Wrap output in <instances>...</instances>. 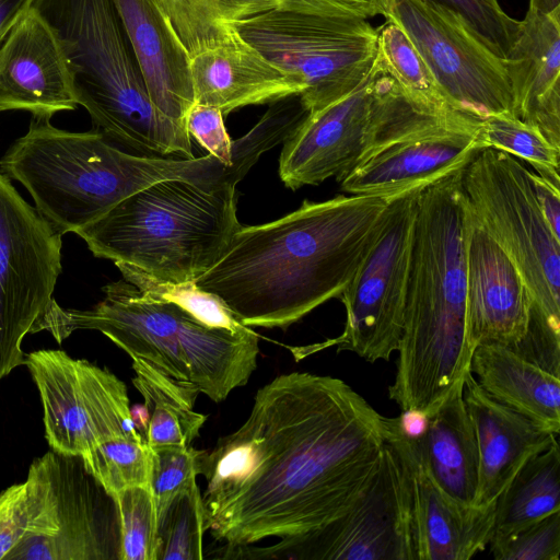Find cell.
Here are the masks:
<instances>
[{"instance_id": "obj_6", "label": "cell", "mask_w": 560, "mask_h": 560, "mask_svg": "<svg viewBox=\"0 0 560 560\" xmlns=\"http://www.w3.org/2000/svg\"><path fill=\"white\" fill-rule=\"evenodd\" d=\"M241 226L235 187L174 178L133 192L74 234L95 257L187 282L218 261Z\"/></svg>"}, {"instance_id": "obj_3", "label": "cell", "mask_w": 560, "mask_h": 560, "mask_svg": "<svg viewBox=\"0 0 560 560\" xmlns=\"http://www.w3.org/2000/svg\"><path fill=\"white\" fill-rule=\"evenodd\" d=\"M421 187L417 199L395 380L401 410L431 417L464 385L472 348L466 329V257L470 210L463 170Z\"/></svg>"}, {"instance_id": "obj_15", "label": "cell", "mask_w": 560, "mask_h": 560, "mask_svg": "<svg viewBox=\"0 0 560 560\" xmlns=\"http://www.w3.org/2000/svg\"><path fill=\"white\" fill-rule=\"evenodd\" d=\"M25 365L39 393L52 451L82 457L110 439L143 438L126 384L106 368L54 349L27 353Z\"/></svg>"}, {"instance_id": "obj_23", "label": "cell", "mask_w": 560, "mask_h": 560, "mask_svg": "<svg viewBox=\"0 0 560 560\" xmlns=\"http://www.w3.org/2000/svg\"><path fill=\"white\" fill-rule=\"evenodd\" d=\"M504 63L514 115L560 148V13L528 9Z\"/></svg>"}, {"instance_id": "obj_26", "label": "cell", "mask_w": 560, "mask_h": 560, "mask_svg": "<svg viewBox=\"0 0 560 560\" xmlns=\"http://www.w3.org/2000/svg\"><path fill=\"white\" fill-rule=\"evenodd\" d=\"M413 443L433 481L456 502L472 506L478 488L479 456L463 387L430 417L427 432Z\"/></svg>"}, {"instance_id": "obj_11", "label": "cell", "mask_w": 560, "mask_h": 560, "mask_svg": "<svg viewBox=\"0 0 560 560\" xmlns=\"http://www.w3.org/2000/svg\"><path fill=\"white\" fill-rule=\"evenodd\" d=\"M215 552L221 559L415 560L410 485L401 455L386 441L364 492L320 529L269 546L220 547Z\"/></svg>"}, {"instance_id": "obj_13", "label": "cell", "mask_w": 560, "mask_h": 560, "mask_svg": "<svg viewBox=\"0 0 560 560\" xmlns=\"http://www.w3.org/2000/svg\"><path fill=\"white\" fill-rule=\"evenodd\" d=\"M61 236L0 172V380L26 364L22 341L56 301Z\"/></svg>"}, {"instance_id": "obj_28", "label": "cell", "mask_w": 560, "mask_h": 560, "mask_svg": "<svg viewBox=\"0 0 560 560\" xmlns=\"http://www.w3.org/2000/svg\"><path fill=\"white\" fill-rule=\"evenodd\" d=\"M132 384L149 413L145 441L150 447L187 446L199 435L207 416L194 411L198 393L167 378L141 360H132Z\"/></svg>"}, {"instance_id": "obj_40", "label": "cell", "mask_w": 560, "mask_h": 560, "mask_svg": "<svg viewBox=\"0 0 560 560\" xmlns=\"http://www.w3.org/2000/svg\"><path fill=\"white\" fill-rule=\"evenodd\" d=\"M26 528V490L23 481L0 492V560H7L24 538Z\"/></svg>"}, {"instance_id": "obj_36", "label": "cell", "mask_w": 560, "mask_h": 560, "mask_svg": "<svg viewBox=\"0 0 560 560\" xmlns=\"http://www.w3.org/2000/svg\"><path fill=\"white\" fill-rule=\"evenodd\" d=\"M151 448L150 488L156 515L179 491L197 482L200 475V455L190 445H165Z\"/></svg>"}, {"instance_id": "obj_42", "label": "cell", "mask_w": 560, "mask_h": 560, "mask_svg": "<svg viewBox=\"0 0 560 560\" xmlns=\"http://www.w3.org/2000/svg\"><path fill=\"white\" fill-rule=\"evenodd\" d=\"M538 207L556 238L560 240V185L529 171Z\"/></svg>"}, {"instance_id": "obj_22", "label": "cell", "mask_w": 560, "mask_h": 560, "mask_svg": "<svg viewBox=\"0 0 560 560\" xmlns=\"http://www.w3.org/2000/svg\"><path fill=\"white\" fill-rule=\"evenodd\" d=\"M463 398L471 419L479 456L475 506L497 501L512 478L533 456L557 441V434L490 397L469 372Z\"/></svg>"}, {"instance_id": "obj_44", "label": "cell", "mask_w": 560, "mask_h": 560, "mask_svg": "<svg viewBox=\"0 0 560 560\" xmlns=\"http://www.w3.org/2000/svg\"><path fill=\"white\" fill-rule=\"evenodd\" d=\"M35 0H0V46Z\"/></svg>"}, {"instance_id": "obj_32", "label": "cell", "mask_w": 560, "mask_h": 560, "mask_svg": "<svg viewBox=\"0 0 560 560\" xmlns=\"http://www.w3.org/2000/svg\"><path fill=\"white\" fill-rule=\"evenodd\" d=\"M483 148H493L530 164L537 174L560 185V148L551 144L534 126L512 114L486 117L479 127Z\"/></svg>"}, {"instance_id": "obj_1", "label": "cell", "mask_w": 560, "mask_h": 560, "mask_svg": "<svg viewBox=\"0 0 560 560\" xmlns=\"http://www.w3.org/2000/svg\"><path fill=\"white\" fill-rule=\"evenodd\" d=\"M384 418L340 378H273L247 420L200 455L212 537L222 548L290 540L340 517L380 465Z\"/></svg>"}, {"instance_id": "obj_24", "label": "cell", "mask_w": 560, "mask_h": 560, "mask_svg": "<svg viewBox=\"0 0 560 560\" xmlns=\"http://www.w3.org/2000/svg\"><path fill=\"white\" fill-rule=\"evenodd\" d=\"M195 103L218 107L223 116L249 106L300 94L296 81L235 31L190 56Z\"/></svg>"}, {"instance_id": "obj_29", "label": "cell", "mask_w": 560, "mask_h": 560, "mask_svg": "<svg viewBox=\"0 0 560 560\" xmlns=\"http://www.w3.org/2000/svg\"><path fill=\"white\" fill-rule=\"evenodd\" d=\"M376 32V56L382 67L416 109L439 118L466 116L453 107L407 34L395 21L386 18Z\"/></svg>"}, {"instance_id": "obj_46", "label": "cell", "mask_w": 560, "mask_h": 560, "mask_svg": "<svg viewBox=\"0 0 560 560\" xmlns=\"http://www.w3.org/2000/svg\"><path fill=\"white\" fill-rule=\"evenodd\" d=\"M131 417L138 431L145 439V433L149 424V413L145 406L137 405L131 408Z\"/></svg>"}, {"instance_id": "obj_18", "label": "cell", "mask_w": 560, "mask_h": 560, "mask_svg": "<svg viewBox=\"0 0 560 560\" xmlns=\"http://www.w3.org/2000/svg\"><path fill=\"white\" fill-rule=\"evenodd\" d=\"M385 439L401 455L411 494L415 560H468L489 545L495 502L466 506L447 495L431 478L413 441L404 439L392 418H384Z\"/></svg>"}, {"instance_id": "obj_4", "label": "cell", "mask_w": 560, "mask_h": 560, "mask_svg": "<svg viewBox=\"0 0 560 560\" xmlns=\"http://www.w3.org/2000/svg\"><path fill=\"white\" fill-rule=\"evenodd\" d=\"M0 172L22 184L37 212L61 235L75 233L133 192L160 180L233 186L229 166L214 156L130 153L100 131L59 129L34 118L0 159Z\"/></svg>"}, {"instance_id": "obj_2", "label": "cell", "mask_w": 560, "mask_h": 560, "mask_svg": "<svg viewBox=\"0 0 560 560\" xmlns=\"http://www.w3.org/2000/svg\"><path fill=\"white\" fill-rule=\"evenodd\" d=\"M389 199L338 195L278 220L241 226L195 280L247 327L287 329L339 298L380 234Z\"/></svg>"}, {"instance_id": "obj_17", "label": "cell", "mask_w": 560, "mask_h": 560, "mask_svg": "<svg viewBox=\"0 0 560 560\" xmlns=\"http://www.w3.org/2000/svg\"><path fill=\"white\" fill-rule=\"evenodd\" d=\"M78 107L62 44L34 4L0 46V113L51 118Z\"/></svg>"}, {"instance_id": "obj_10", "label": "cell", "mask_w": 560, "mask_h": 560, "mask_svg": "<svg viewBox=\"0 0 560 560\" xmlns=\"http://www.w3.org/2000/svg\"><path fill=\"white\" fill-rule=\"evenodd\" d=\"M24 483L27 528L7 560H119L116 500L81 456L51 450L33 460Z\"/></svg>"}, {"instance_id": "obj_34", "label": "cell", "mask_w": 560, "mask_h": 560, "mask_svg": "<svg viewBox=\"0 0 560 560\" xmlns=\"http://www.w3.org/2000/svg\"><path fill=\"white\" fill-rule=\"evenodd\" d=\"M85 468L113 497L135 486H150L151 448L144 438H115L84 456Z\"/></svg>"}, {"instance_id": "obj_8", "label": "cell", "mask_w": 560, "mask_h": 560, "mask_svg": "<svg viewBox=\"0 0 560 560\" xmlns=\"http://www.w3.org/2000/svg\"><path fill=\"white\" fill-rule=\"evenodd\" d=\"M230 25L296 81L310 113L358 88L376 57V28L359 16L307 13L279 5Z\"/></svg>"}, {"instance_id": "obj_16", "label": "cell", "mask_w": 560, "mask_h": 560, "mask_svg": "<svg viewBox=\"0 0 560 560\" xmlns=\"http://www.w3.org/2000/svg\"><path fill=\"white\" fill-rule=\"evenodd\" d=\"M397 86L377 56L364 81L352 92L307 113L283 141L279 176L290 189L339 182L374 152L386 107Z\"/></svg>"}, {"instance_id": "obj_20", "label": "cell", "mask_w": 560, "mask_h": 560, "mask_svg": "<svg viewBox=\"0 0 560 560\" xmlns=\"http://www.w3.org/2000/svg\"><path fill=\"white\" fill-rule=\"evenodd\" d=\"M479 127H444L388 144L340 178V188L350 195L390 200L432 183L465 166L483 148Z\"/></svg>"}, {"instance_id": "obj_37", "label": "cell", "mask_w": 560, "mask_h": 560, "mask_svg": "<svg viewBox=\"0 0 560 560\" xmlns=\"http://www.w3.org/2000/svg\"><path fill=\"white\" fill-rule=\"evenodd\" d=\"M489 545L497 560H559L560 512L509 535L491 538Z\"/></svg>"}, {"instance_id": "obj_41", "label": "cell", "mask_w": 560, "mask_h": 560, "mask_svg": "<svg viewBox=\"0 0 560 560\" xmlns=\"http://www.w3.org/2000/svg\"><path fill=\"white\" fill-rule=\"evenodd\" d=\"M281 7L307 13L359 16H385L387 0H280Z\"/></svg>"}, {"instance_id": "obj_30", "label": "cell", "mask_w": 560, "mask_h": 560, "mask_svg": "<svg viewBox=\"0 0 560 560\" xmlns=\"http://www.w3.org/2000/svg\"><path fill=\"white\" fill-rule=\"evenodd\" d=\"M191 56L234 32L231 22L281 5L280 0H155Z\"/></svg>"}, {"instance_id": "obj_7", "label": "cell", "mask_w": 560, "mask_h": 560, "mask_svg": "<svg viewBox=\"0 0 560 560\" xmlns=\"http://www.w3.org/2000/svg\"><path fill=\"white\" fill-rule=\"evenodd\" d=\"M56 31L78 106L121 149L191 159V139L154 106L113 0H35Z\"/></svg>"}, {"instance_id": "obj_45", "label": "cell", "mask_w": 560, "mask_h": 560, "mask_svg": "<svg viewBox=\"0 0 560 560\" xmlns=\"http://www.w3.org/2000/svg\"><path fill=\"white\" fill-rule=\"evenodd\" d=\"M528 9L545 15L560 13V0H529Z\"/></svg>"}, {"instance_id": "obj_14", "label": "cell", "mask_w": 560, "mask_h": 560, "mask_svg": "<svg viewBox=\"0 0 560 560\" xmlns=\"http://www.w3.org/2000/svg\"><path fill=\"white\" fill-rule=\"evenodd\" d=\"M384 18L407 34L458 113L514 115L504 60L458 12L435 0H387Z\"/></svg>"}, {"instance_id": "obj_5", "label": "cell", "mask_w": 560, "mask_h": 560, "mask_svg": "<svg viewBox=\"0 0 560 560\" xmlns=\"http://www.w3.org/2000/svg\"><path fill=\"white\" fill-rule=\"evenodd\" d=\"M104 299L89 310L56 301L44 315L46 330L61 343L74 330H97L132 360H141L180 386L223 401L246 385L257 369L259 337L248 327L211 328L173 303L152 299L125 279L103 287Z\"/></svg>"}, {"instance_id": "obj_21", "label": "cell", "mask_w": 560, "mask_h": 560, "mask_svg": "<svg viewBox=\"0 0 560 560\" xmlns=\"http://www.w3.org/2000/svg\"><path fill=\"white\" fill-rule=\"evenodd\" d=\"M156 109L180 131L195 104L190 55L155 0H113Z\"/></svg>"}, {"instance_id": "obj_38", "label": "cell", "mask_w": 560, "mask_h": 560, "mask_svg": "<svg viewBox=\"0 0 560 560\" xmlns=\"http://www.w3.org/2000/svg\"><path fill=\"white\" fill-rule=\"evenodd\" d=\"M458 12L483 43L505 60L516 37L520 21L508 15L499 0H435Z\"/></svg>"}, {"instance_id": "obj_9", "label": "cell", "mask_w": 560, "mask_h": 560, "mask_svg": "<svg viewBox=\"0 0 560 560\" xmlns=\"http://www.w3.org/2000/svg\"><path fill=\"white\" fill-rule=\"evenodd\" d=\"M469 208L520 271L529 292V313L560 331V240L535 197L529 170L515 156L478 150L463 170Z\"/></svg>"}, {"instance_id": "obj_35", "label": "cell", "mask_w": 560, "mask_h": 560, "mask_svg": "<svg viewBox=\"0 0 560 560\" xmlns=\"http://www.w3.org/2000/svg\"><path fill=\"white\" fill-rule=\"evenodd\" d=\"M119 514V560H156V506L150 486L126 488L114 495Z\"/></svg>"}, {"instance_id": "obj_19", "label": "cell", "mask_w": 560, "mask_h": 560, "mask_svg": "<svg viewBox=\"0 0 560 560\" xmlns=\"http://www.w3.org/2000/svg\"><path fill=\"white\" fill-rule=\"evenodd\" d=\"M530 305L529 292L516 266L470 210L466 329L472 350L481 343L514 349L526 332Z\"/></svg>"}, {"instance_id": "obj_31", "label": "cell", "mask_w": 560, "mask_h": 560, "mask_svg": "<svg viewBox=\"0 0 560 560\" xmlns=\"http://www.w3.org/2000/svg\"><path fill=\"white\" fill-rule=\"evenodd\" d=\"M156 560L205 559L206 508L197 482L179 491L158 513Z\"/></svg>"}, {"instance_id": "obj_27", "label": "cell", "mask_w": 560, "mask_h": 560, "mask_svg": "<svg viewBox=\"0 0 560 560\" xmlns=\"http://www.w3.org/2000/svg\"><path fill=\"white\" fill-rule=\"evenodd\" d=\"M560 512L558 441L528 459L495 501L492 537L509 535Z\"/></svg>"}, {"instance_id": "obj_43", "label": "cell", "mask_w": 560, "mask_h": 560, "mask_svg": "<svg viewBox=\"0 0 560 560\" xmlns=\"http://www.w3.org/2000/svg\"><path fill=\"white\" fill-rule=\"evenodd\" d=\"M430 417L417 409L401 410L400 415L392 418L399 434L408 441H419L429 427Z\"/></svg>"}, {"instance_id": "obj_25", "label": "cell", "mask_w": 560, "mask_h": 560, "mask_svg": "<svg viewBox=\"0 0 560 560\" xmlns=\"http://www.w3.org/2000/svg\"><path fill=\"white\" fill-rule=\"evenodd\" d=\"M469 371L490 397L559 434L558 376L497 343L478 345L472 351Z\"/></svg>"}, {"instance_id": "obj_33", "label": "cell", "mask_w": 560, "mask_h": 560, "mask_svg": "<svg viewBox=\"0 0 560 560\" xmlns=\"http://www.w3.org/2000/svg\"><path fill=\"white\" fill-rule=\"evenodd\" d=\"M115 266L121 272L122 278L143 294L175 304L205 326L233 332H240L248 328L236 318L218 296L202 290L195 281H160L132 266L124 264H116Z\"/></svg>"}, {"instance_id": "obj_39", "label": "cell", "mask_w": 560, "mask_h": 560, "mask_svg": "<svg viewBox=\"0 0 560 560\" xmlns=\"http://www.w3.org/2000/svg\"><path fill=\"white\" fill-rule=\"evenodd\" d=\"M186 130L208 154L225 166H230L233 153V140L226 132L224 116L214 106L195 103L186 117Z\"/></svg>"}, {"instance_id": "obj_12", "label": "cell", "mask_w": 560, "mask_h": 560, "mask_svg": "<svg viewBox=\"0 0 560 560\" xmlns=\"http://www.w3.org/2000/svg\"><path fill=\"white\" fill-rule=\"evenodd\" d=\"M421 187L390 199L380 234L338 298L346 308L343 332L320 343L290 348L296 361L332 346L338 352L350 351L372 363L388 361L397 351Z\"/></svg>"}]
</instances>
